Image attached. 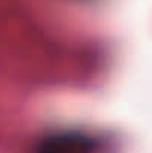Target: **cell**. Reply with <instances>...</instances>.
<instances>
[{
  "label": "cell",
  "instance_id": "6da1fadb",
  "mask_svg": "<svg viewBox=\"0 0 152 153\" xmlns=\"http://www.w3.org/2000/svg\"><path fill=\"white\" fill-rule=\"evenodd\" d=\"M94 143L81 134H63L48 138L37 153H91Z\"/></svg>",
  "mask_w": 152,
  "mask_h": 153
}]
</instances>
